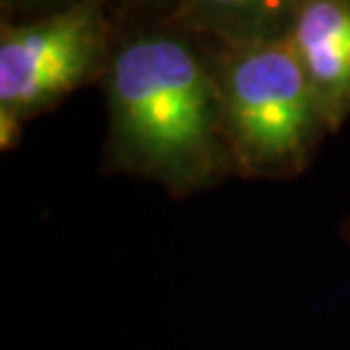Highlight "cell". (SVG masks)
<instances>
[{"label": "cell", "mask_w": 350, "mask_h": 350, "mask_svg": "<svg viewBox=\"0 0 350 350\" xmlns=\"http://www.w3.org/2000/svg\"><path fill=\"white\" fill-rule=\"evenodd\" d=\"M121 3L137 7V10H171L173 12L180 0H121Z\"/></svg>", "instance_id": "6"}, {"label": "cell", "mask_w": 350, "mask_h": 350, "mask_svg": "<svg viewBox=\"0 0 350 350\" xmlns=\"http://www.w3.org/2000/svg\"><path fill=\"white\" fill-rule=\"evenodd\" d=\"M212 64L237 162L250 173L298 169L327 125L286 37L219 44Z\"/></svg>", "instance_id": "2"}, {"label": "cell", "mask_w": 350, "mask_h": 350, "mask_svg": "<svg viewBox=\"0 0 350 350\" xmlns=\"http://www.w3.org/2000/svg\"><path fill=\"white\" fill-rule=\"evenodd\" d=\"M116 41L105 0H73L0 27V111L25 121L105 75Z\"/></svg>", "instance_id": "3"}, {"label": "cell", "mask_w": 350, "mask_h": 350, "mask_svg": "<svg viewBox=\"0 0 350 350\" xmlns=\"http://www.w3.org/2000/svg\"><path fill=\"white\" fill-rule=\"evenodd\" d=\"M5 7H21V10H27V7H41V5H51L57 3V0H3Z\"/></svg>", "instance_id": "7"}, {"label": "cell", "mask_w": 350, "mask_h": 350, "mask_svg": "<svg viewBox=\"0 0 350 350\" xmlns=\"http://www.w3.org/2000/svg\"><path fill=\"white\" fill-rule=\"evenodd\" d=\"M103 78L123 164L173 189L212 178L226 135L212 55L196 34L173 23L130 34L116 41Z\"/></svg>", "instance_id": "1"}, {"label": "cell", "mask_w": 350, "mask_h": 350, "mask_svg": "<svg viewBox=\"0 0 350 350\" xmlns=\"http://www.w3.org/2000/svg\"><path fill=\"white\" fill-rule=\"evenodd\" d=\"M284 37L327 130H337L350 114V0H303Z\"/></svg>", "instance_id": "4"}, {"label": "cell", "mask_w": 350, "mask_h": 350, "mask_svg": "<svg viewBox=\"0 0 350 350\" xmlns=\"http://www.w3.org/2000/svg\"><path fill=\"white\" fill-rule=\"evenodd\" d=\"M303 0H180L169 23L216 44L280 39Z\"/></svg>", "instance_id": "5"}]
</instances>
